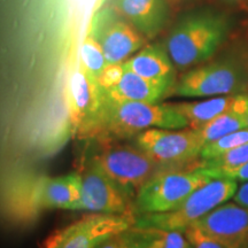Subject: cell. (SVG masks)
<instances>
[{
    "instance_id": "27",
    "label": "cell",
    "mask_w": 248,
    "mask_h": 248,
    "mask_svg": "<svg viewBox=\"0 0 248 248\" xmlns=\"http://www.w3.org/2000/svg\"><path fill=\"white\" fill-rule=\"evenodd\" d=\"M233 201L240 206L248 208V182H245L243 185L239 186L233 195Z\"/></svg>"
},
{
    "instance_id": "23",
    "label": "cell",
    "mask_w": 248,
    "mask_h": 248,
    "mask_svg": "<svg viewBox=\"0 0 248 248\" xmlns=\"http://www.w3.org/2000/svg\"><path fill=\"white\" fill-rule=\"evenodd\" d=\"M124 71L125 69H124L123 62L122 63H107L95 80L104 91H108L119 84L122 79Z\"/></svg>"
},
{
    "instance_id": "17",
    "label": "cell",
    "mask_w": 248,
    "mask_h": 248,
    "mask_svg": "<svg viewBox=\"0 0 248 248\" xmlns=\"http://www.w3.org/2000/svg\"><path fill=\"white\" fill-rule=\"evenodd\" d=\"M123 66L144 78L175 84V64L167 49L157 44L141 48L124 61Z\"/></svg>"
},
{
    "instance_id": "15",
    "label": "cell",
    "mask_w": 248,
    "mask_h": 248,
    "mask_svg": "<svg viewBox=\"0 0 248 248\" xmlns=\"http://www.w3.org/2000/svg\"><path fill=\"white\" fill-rule=\"evenodd\" d=\"M247 104L248 94L241 93V94L233 95H218V97L209 98L203 101L181 102L172 106L187 120L188 128L199 130L215 117L229 110L235 109L244 113Z\"/></svg>"
},
{
    "instance_id": "1",
    "label": "cell",
    "mask_w": 248,
    "mask_h": 248,
    "mask_svg": "<svg viewBox=\"0 0 248 248\" xmlns=\"http://www.w3.org/2000/svg\"><path fill=\"white\" fill-rule=\"evenodd\" d=\"M232 29L229 15L208 9L191 14L173 27L164 48L178 69L202 63L216 53Z\"/></svg>"
},
{
    "instance_id": "14",
    "label": "cell",
    "mask_w": 248,
    "mask_h": 248,
    "mask_svg": "<svg viewBox=\"0 0 248 248\" xmlns=\"http://www.w3.org/2000/svg\"><path fill=\"white\" fill-rule=\"evenodd\" d=\"M116 9L141 35L153 38L168 20L166 0H116Z\"/></svg>"
},
{
    "instance_id": "12",
    "label": "cell",
    "mask_w": 248,
    "mask_h": 248,
    "mask_svg": "<svg viewBox=\"0 0 248 248\" xmlns=\"http://www.w3.org/2000/svg\"><path fill=\"white\" fill-rule=\"evenodd\" d=\"M224 248H248V208L226 201L194 224Z\"/></svg>"
},
{
    "instance_id": "4",
    "label": "cell",
    "mask_w": 248,
    "mask_h": 248,
    "mask_svg": "<svg viewBox=\"0 0 248 248\" xmlns=\"http://www.w3.org/2000/svg\"><path fill=\"white\" fill-rule=\"evenodd\" d=\"M237 188L238 183L233 179H213L188 195L176 209L137 216L135 226L184 232L216 207L232 199Z\"/></svg>"
},
{
    "instance_id": "9",
    "label": "cell",
    "mask_w": 248,
    "mask_h": 248,
    "mask_svg": "<svg viewBox=\"0 0 248 248\" xmlns=\"http://www.w3.org/2000/svg\"><path fill=\"white\" fill-rule=\"evenodd\" d=\"M80 198L68 206L67 209L90 210L119 215H137L135 200L100 168L93 157L80 172Z\"/></svg>"
},
{
    "instance_id": "13",
    "label": "cell",
    "mask_w": 248,
    "mask_h": 248,
    "mask_svg": "<svg viewBox=\"0 0 248 248\" xmlns=\"http://www.w3.org/2000/svg\"><path fill=\"white\" fill-rule=\"evenodd\" d=\"M95 38L104 49L107 63H122L145 44V36L130 22L121 20L110 22Z\"/></svg>"
},
{
    "instance_id": "24",
    "label": "cell",
    "mask_w": 248,
    "mask_h": 248,
    "mask_svg": "<svg viewBox=\"0 0 248 248\" xmlns=\"http://www.w3.org/2000/svg\"><path fill=\"white\" fill-rule=\"evenodd\" d=\"M155 229V228H154ZM159 238L160 248H193L183 231L155 229Z\"/></svg>"
},
{
    "instance_id": "8",
    "label": "cell",
    "mask_w": 248,
    "mask_h": 248,
    "mask_svg": "<svg viewBox=\"0 0 248 248\" xmlns=\"http://www.w3.org/2000/svg\"><path fill=\"white\" fill-rule=\"evenodd\" d=\"M136 219V215L90 214L49 234L44 248H97L113 235L135 226Z\"/></svg>"
},
{
    "instance_id": "5",
    "label": "cell",
    "mask_w": 248,
    "mask_h": 248,
    "mask_svg": "<svg viewBox=\"0 0 248 248\" xmlns=\"http://www.w3.org/2000/svg\"><path fill=\"white\" fill-rule=\"evenodd\" d=\"M248 91V67L238 58H226L194 68L172 85L170 92L186 98L241 94Z\"/></svg>"
},
{
    "instance_id": "29",
    "label": "cell",
    "mask_w": 248,
    "mask_h": 248,
    "mask_svg": "<svg viewBox=\"0 0 248 248\" xmlns=\"http://www.w3.org/2000/svg\"><path fill=\"white\" fill-rule=\"evenodd\" d=\"M243 114H244L245 121H246V125H247V128H248V104H247L246 108H245V110H244Z\"/></svg>"
},
{
    "instance_id": "7",
    "label": "cell",
    "mask_w": 248,
    "mask_h": 248,
    "mask_svg": "<svg viewBox=\"0 0 248 248\" xmlns=\"http://www.w3.org/2000/svg\"><path fill=\"white\" fill-rule=\"evenodd\" d=\"M132 144L145 152L164 170L172 167L191 166L200 156L203 141L197 130L171 131L153 128L132 137Z\"/></svg>"
},
{
    "instance_id": "11",
    "label": "cell",
    "mask_w": 248,
    "mask_h": 248,
    "mask_svg": "<svg viewBox=\"0 0 248 248\" xmlns=\"http://www.w3.org/2000/svg\"><path fill=\"white\" fill-rule=\"evenodd\" d=\"M82 176L71 172L60 177L40 176L24 182L20 186L18 199L24 214H36L39 210L67 209L80 198Z\"/></svg>"
},
{
    "instance_id": "26",
    "label": "cell",
    "mask_w": 248,
    "mask_h": 248,
    "mask_svg": "<svg viewBox=\"0 0 248 248\" xmlns=\"http://www.w3.org/2000/svg\"><path fill=\"white\" fill-rule=\"evenodd\" d=\"M206 169L208 170L214 179L229 178L237 182H248V162L232 169Z\"/></svg>"
},
{
    "instance_id": "20",
    "label": "cell",
    "mask_w": 248,
    "mask_h": 248,
    "mask_svg": "<svg viewBox=\"0 0 248 248\" xmlns=\"http://www.w3.org/2000/svg\"><path fill=\"white\" fill-rule=\"evenodd\" d=\"M246 142H248V128L231 132L215 141L204 144L200 152L199 159L201 161L214 159V157L219 156V155L224 154L225 152L233 150V148L246 144Z\"/></svg>"
},
{
    "instance_id": "2",
    "label": "cell",
    "mask_w": 248,
    "mask_h": 248,
    "mask_svg": "<svg viewBox=\"0 0 248 248\" xmlns=\"http://www.w3.org/2000/svg\"><path fill=\"white\" fill-rule=\"evenodd\" d=\"M105 93V92H104ZM188 126L187 120L170 104L113 101L105 95L100 125L95 138L102 141L131 139L145 130H178Z\"/></svg>"
},
{
    "instance_id": "3",
    "label": "cell",
    "mask_w": 248,
    "mask_h": 248,
    "mask_svg": "<svg viewBox=\"0 0 248 248\" xmlns=\"http://www.w3.org/2000/svg\"><path fill=\"white\" fill-rule=\"evenodd\" d=\"M208 170L198 162L190 169H168L155 175L136 195L138 215L167 213L176 209L195 190L213 181Z\"/></svg>"
},
{
    "instance_id": "21",
    "label": "cell",
    "mask_w": 248,
    "mask_h": 248,
    "mask_svg": "<svg viewBox=\"0 0 248 248\" xmlns=\"http://www.w3.org/2000/svg\"><path fill=\"white\" fill-rule=\"evenodd\" d=\"M248 162V142L225 152L214 159L198 162L200 167L209 169H232Z\"/></svg>"
},
{
    "instance_id": "6",
    "label": "cell",
    "mask_w": 248,
    "mask_h": 248,
    "mask_svg": "<svg viewBox=\"0 0 248 248\" xmlns=\"http://www.w3.org/2000/svg\"><path fill=\"white\" fill-rule=\"evenodd\" d=\"M93 157L100 168L132 198L148 181L164 170L135 144L105 141Z\"/></svg>"
},
{
    "instance_id": "18",
    "label": "cell",
    "mask_w": 248,
    "mask_h": 248,
    "mask_svg": "<svg viewBox=\"0 0 248 248\" xmlns=\"http://www.w3.org/2000/svg\"><path fill=\"white\" fill-rule=\"evenodd\" d=\"M245 128H247V125L244 114L232 109L215 117L197 131L199 132L203 144H208V142L215 141L217 139L224 137L229 133Z\"/></svg>"
},
{
    "instance_id": "31",
    "label": "cell",
    "mask_w": 248,
    "mask_h": 248,
    "mask_svg": "<svg viewBox=\"0 0 248 248\" xmlns=\"http://www.w3.org/2000/svg\"><path fill=\"white\" fill-rule=\"evenodd\" d=\"M105 1H106V0H99V2L97 4V9H98V8H100V6H101L102 4H104Z\"/></svg>"
},
{
    "instance_id": "10",
    "label": "cell",
    "mask_w": 248,
    "mask_h": 248,
    "mask_svg": "<svg viewBox=\"0 0 248 248\" xmlns=\"http://www.w3.org/2000/svg\"><path fill=\"white\" fill-rule=\"evenodd\" d=\"M104 102V90L79 64L71 75L68 95L69 120L77 137L95 138L100 125Z\"/></svg>"
},
{
    "instance_id": "16",
    "label": "cell",
    "mask_w": 248,
    "mask_h": 248,
    "mask_svg": "<svg viewBox=\"0 0 248 248\" xmlns=\"http://www.w3.org/2000/svg\"><path fill=\"white\" fill-rule=\"evenodd\" d=\"M171 88L172 84L170 83L144 78L133 71L125 69L119 84L115 88L104 92L105 95L113 101H137L156 104Z\"/></svg>"
},
{
    "instance_id": "30",
    "label": "cell",
    "mask_w": 248,
    "mask_h": 248,
    "mask_svg": "<svg viewBox=\"0 0 248 248\" xmlns=\"http://www.w3.org/2000/svg\"><path fill=\"white\" fill-rule=\"evenodd\" d=\"M223 1L226 2V4H230V5H232V4H238V2L244 1V0H223Z\"/></svg>"
},
{
    "instance_id": "19",
    "label": "cell",
    "mask_w": 248,
    "mask_h": 248,
    "mask_svg": "<svg viewBox=\"0 0 248 248\" xmlns=\"http://www.w3.org/2000/svg\"><path fill=\"white\" fill-rule=\"evenodd\" d=\"M106 64L107 61L100 43L94 36L89 33L80 47V66L84 68L93 78H97Z\"/></svg>"
},
{
    "instance_id": "22",
    "label": "cell",
    "mask_w": 248,
    "mask_h": 248,
    "mask_svg": "<svg viewBox=\"0 0 248 248\" xmlns=\"http://www.w3.org/2000/svg\"><path fill=\"white\" fill-rule=\"evenodd\" d=\"M128 248H160L159 238L154 228H139L132 226L122 232Z\"/></svg>"
},
{
    "instance_id": "28",
    "label": "cell",
    "mask_w": 248,
    "mask_h": 248,
    "mask_svg": "<svg viewBox=\"0 0 248 248\" xmlns=\"http://www.w3.org/2000/svg\"><path fill=\"white\" fill-rule=\"evenodd\" d=\"M97 248H128L122 233L113 235L109 239L105 240L104 243L99 245Z\"/></svg>"
},
{
    "instance_id": "25",
    "label": "cell",
    "mask_w": 248,
    "mask_h": 248,
    "mask_svg": "<svg viewBox=\"0 0 248 248\" xmlns=\"http://www.w3.org/2000/svg\"><path fill=\"white\" fill-rule=\"evenodd\" d=\"M184 233L193 248H224L221 244L217 243L215 239L204 233L202 230H200L195 225L188 226L184 231Z\"/></svg>"
}]
</instances>
